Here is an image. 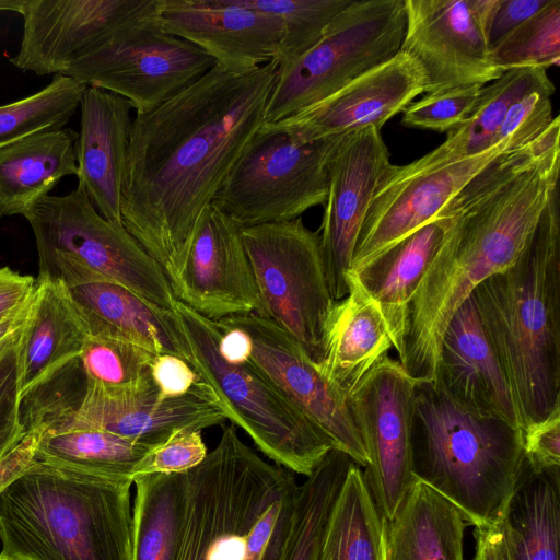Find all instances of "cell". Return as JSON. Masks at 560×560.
<instances>
[{
	"label": "cell",
	"instance_id": "obj_1",
	"mask_svg": "<svg viewBox=\"0 0 560 560\" xmlns=\"http://www.w3.org/2000/svg\"><path fill=\"white\" fill-rule=\"evenodd\" d=\"M277 74L276 60L244 72L215 65L132 119L122 224L170 283L186 261L202 214L261 129Z\"/></svg>",
	"mask_w": 560,
	"mask_h": 560
},
{
	"label": "cell",
	"instance_id": "obj_2",
	"mask_svg": "<svg viewBox=\"0 0 560 560\" xmlns=\"http://www.w3.org/2000/svg\"><path fill=\"white\" fill-rule=\"evenodd\" d=\"M559 172L560 143L530 164L499 156L440 212L453 218V226L410 303L398 358L417 383L434 380L442 338L456 311L482 281L517 259L559 187Z\"/></svg>",
	"mask_w": 560,
	"mask_h": 560
},
{
	"label": "cell",
	"instance_id": "obj_3",
	"mask_svg": "<svg viewBox=\"0 0 560 560\" xmlns=\"http://www.w3.org/2000/svg\"><path fill=\"white\" fill-rule=\"evenodd\" d=\"M470 296L523 431L560 407L559 187L517 259Z\"/></svg>",
	"mask_w": 560,
	"mask_h": 560
},
{
	"label": "cell",
	"instance_id": "obj_4",
	"mask_svg": "<svg viewBox=\"0 0 560 560\" xmlns=\"http://www.w3.org/2000/svg\"><path fill=\"white\" fill-rule=\"evenodd\" d=\"M298 482L224 425L217 446L186 471L174 560H285Z\"/></svg>",
	"mask_w": 560,
	"mask_h": 560
},
{
	"label": "cell",
	"instance_id": "obj_5",
	"mask_svg": "<svg viewBox=\"0 0 560 560\" xmlns=\"http://www.w3.org/2000/svg\"><path fill=\"white\" fill-rule=\"evenodd\" d=\"M132 483L35 459L0 492V553L12 560H132Z\"/></svg>",
	"mask_w": 560,
	"mask_h": 560
},
{
	"label": "cell",
	"instance_id": "obj_6",
	"mask_svg": "<svg viewBox=\"0 0 560 560\" xmlns=\"http://www.w3.org/2000/svg\"><path fill=\"white\" fill-rule=\"evenodd\" d=\"M411 450L416 480L475 527L504 516L526 462L520 429L474 415L433 381L416 384Z\"/></svg>",
	"mask_w": 560,
	"mask_h": 560
},
{
	"label": "cell",
	"instance_id": "obj_7",
	"mask_svg": "<svg viewBox=\"0 0 560 560\" xmlns=\"http://www.w3.org/2000/svg\"><path fill=\"white\" fill-rule=\"evenodd\" d=\"M187 351V362L218 395L228 419L257 448L292 472L310 476L332 440L283 396L250 361L226 362L220 351V326L177 299L172 304Z\"/></svg>",
	"mask_w": 560,
	"mask_h": 560
},
{
	"label": "cell",
	"instance_id": "obj_8",
	"mask_svg": "<svg viewBox=\"0 0 560 560\" xmlns=\"http://www.w3.org/2000/svg\"><path fill=\"white\" fill-rule=\"evenodd\" d=\"M23 217L35 237L38 277L69 289L110 280L172 308L176 298L161 266L125 228L104 219L80 187L39 198Z\"/></svg>",
	"mask_w": 560,
	"mask_h": 560
},
{
	"label": "cell",
	"instance_id": "obj_9",
	"mask_svg": "<svg viewBox=\"0 0 560 560\" xmlns=\"http://www.w3.org/2000/svg\"><path fill=\"white\" fill-rule=\"evenodd\" d=\"M405 0H353L305 54L278 67L264 125L291 117L332 95L400 51Z\"/></svg>",
	"mask_w": 560,
	"mask_h": 560
},
{
	"label": "cell",
	"instance_id": "obj_10",
	"mask_svg": "<svg viewBox=\"0 0 560 560\" xmlns=\"http://www.w3.org/2000/svg\"><path fill=\"white\" fill-rule=\"evenodd\" d=\"M255 278L257 315L270 320L318 363L335 305L326 279L319 231L301 218L242 229Z\"/></svg>",
	"mask_w": 560,
	"mask_h": 560
},
{
	"label": "cell",
	"instance_id": "obj_11",
	"mask_svg": "<svg viewBox=\"0 0 560 560\" xmlns=\"http://www.w3.org/2000/svg\"><path fill=\"white\" fill-rule=\"evenodd\" d=\"M342 138L295 143L262 126L211 205L242 229L291 221L325 206L329 163Z\"/></svg>",
	"mask_w": 560,
	"mask_h": 560
},
{
	"label": "cell",
	"instance_id": "obj_12",
	"mask_svg": "<svg viewBox=\"0 0 560 560\" xmlns=\"http://www.w3.org/2000/svg\"><path fill=\"white\" fill-rule=\"evenodd\" d=\"M214 66L206 51L167 34L155 19L112 35L73 60L62 75L126 98L139 115L154 109Z\"/></svg>",
	"mask_w": 560,
	"mask_h": 560
},
{
	"label": "cell",
	"instance_id": "obj_13",
	"mask_svg": "<svg viewBox=\"0 0 560 560\" xmlns=\"http://www.w3.org/2000/svg\"><path fill=\"white\" fill-rule=\"evenodd\" d=\"M225 420L218 395L201 378L185 395L164 396L149 371L138 383L122 388L86 381L75 401L37 432L98 429L156 446L176 431H202Z\"/></svg>",
	"mask_w": 560,
	"mask_h": 560
},
{
	"label": "cell",
	"instance_id": "obj_14",
	"mask_svg": "<svg viewBox=\"0 0 560 560\" xmlns=\"http://www.w3.org/2000/svg\"><path fill=\"white\" fill-rule=\"evenodd\" d=\"M416 384L398 360L386 355L348 396L369 455L363 478L385 521L416 481L411 450Z\"/></svg>",
	"mask_w": 560,
	"mask_h": 560
},
{
	"label": "cell",
	"instance_id": "obj_15",
	"mask_svg": "<svg viewBox=\"0 0 560 560\" xmlns=\"http://www.w3.org/2000/svg\"><path fill=\"white\" fill-rule=\"evenodd\" d=\"M494 0H405L400 51L424 74V94L485 85L502 73L489 57L487 23Z\"/></svg>",
	"mask_w": 560,
	"mask_h": 560
},
{
	"label": "cell",
	"instance_id": "obj_16",
	"mask_svg": "<svg viewBox=\"0 0 560 560\" xmlns=\"http://www.w3.org/2000/svg\"><path fill=\"white\" fill-rule=\"evenodd\" d=\"M160 0H26L20 47L9 61L37 75L62 74L117 32L155 20Z\"/></svg>",
	"mask_w": 560,
	"mask_h": 560
},
{
	"label": "cell",
	"instance_id": "obj_17",
	"mask_svg": "<svg viewBox=\"0 0 560 560\" xmlns=\"http://www.w3.org/2000/svg\"><path fill=\"white\" fill-rule=\"evenodd\" d=\"M246 331L252 340L249 361L298 409L320 428L360 467L369 455L352 418L348 397L325 380L315 362L289 335L270 320L250 313L215 322Z\"/></svg>",
	"mask_w": 560,
	"mask_h": 560
},
{
	"label": "cell",
	"instance_id": "obj_18",
	"mask_svg": "<svg viewBox=\"0 0 560 560\" xmlns=\"http://www.w3.org/2000/svg\"><path fill=\"white\" fill-rule=\"evenodd\" d=\"M515 149L518 148L509 140H501L480 154L410 175L395 173L392 164L371 200L350 270H360L438 218L447 202L482 168L502 153Z\"/></svg>",
	"mask_w": 560,
	"mask_h": 560
},
{
	"label": "cell",
	"instance_id": "obj_19",
	"mask_svg": "<svg viewBox=\"0 0 560 560\" xmlns=\"http://www.w3.org/2000/svg\"><path fill=\"white\" fill-rule=\"evenodd\" d=\"M380 130L368 127L345 135L329 163V189L318 229L323 262L335 301L348 294L357 240L381 180L392 166Z\"/></svg>",
	"mask_w": 560,
	"mask_h": 560
},
{
	"label": "cell",
	"instance_id": "obj_20",
	"mask_svg": "<svg viewBox=\"0 0 560 560\" xmlns=\"http://www.w3.org/2000/svg\"><path fill=\"white\" fill-rule=\"evenodd\" d=\"M171 288L178 301L213 322L257 313L259 296L242 228L210 205Z\"/></svg>",
	"mask_w": 560,
	"mask_h": 560
},
{
	"label": "cell",
	"instance_id": "obj_21",
	"mask_svg": "<svg viewBox=\"0 0 560 560\" xmlns=\"http://www.w3.org/2000/svg\"><path fill=\"white\" fill-rule=\"evenodd\" d=\"M424 93L417 61L399 51L319 103L280 121L262 125L295 143L345 136L368 127L378 130Z\"/></svg>",
	"mask_w": 560,
	"mask_h": 560
},
{
	"label": "cell",
	"instance_id": "obj_22",
	"mask_svg": "<svg viewBox=\"0 0 560 560\" xmlns=\"http://www.w3.org/2000/svg\"><path fill=\"white\" fill-rule=\"evenodd\" d=\"M156 22L167 34L185 39L229 71H250L278 60L282 21L229 0H160Z\"/></svg>",
	"mask_w": 560,
	"mask_h": 560
},
{
	"label": "cell",
	"instance_id": "obj_23",
	"mask_svg": "<svg viewBox=\"0 0 560 560\" xmlns=\"http://www.w3.org/2000/svg\"><path fill=\"white\" fill-rule=\"evenodd\" d=\"M433 382L474 415L520 429L508 380L471 296L456 311L445 329Z\"/></svg>",
	"mask_w": 560,
	"mask_h": 560
},
{
	"label": "cell",
	"instance_id": "obj_24",
	"mask_svg": "<svg viewBox=\"0 0 560 560\" xmlns=\"http://www.w3.org/2000/svg\"><path fill=\"white\" fill-rule=\"evenodd\" d=\"M132 109L126 98L94 86L85 88L80 102L78 187L104 219L119 228Z\"/></svg>",
	"mask_w": 560,
	"mask_h": 560
},
{
	"label": "cell",
	"instance_id": "obj_25",
	"mask_svg": "<svg viewBox=\"0 0 560 560\" xmlns=\"http://www.w3.org/2000/svg\"><path fill=\"white\" fill-rule=\"evenodd\" d=\"M88 336L69 289L37 277L16 342L21 398L79 358Z\"/></svg>",
	"mask_w": 560,
	"mask_h": 560
},
{
	"label": "cell",
	"instance_id": "obj_26",
	"mask_svg": "<svg viewBox=\"0 0 560 560\" xmlns=\"http://www.w3.org/2000/svg\"><path fill=\"white\" fill-rule=\"evenodd\" d=\"M69 292L89 336L124 340L153 354H173L187 361L184 336L172 308L110 280L74 287Z\"/></svg>",
	"mask_w": 560,
	"mask_h": 560
},
{
	"label": "cell",
	"instance_id": "obj_27",
	"mask_svg": "<svg viewBox=\"0 0 560 560\" xmlns=\"http://www.w3.org/2000/svg\"><path fill=\"white\" fill-rule=\"evenodd\" d=\"M347 283L348 294L335 302L326 327L324 355L315 365L327 382L348 397L387 355L393 342L377 302L351 270Z\"/></svg>",
	"mask_w": 560,
	"mask_h": 560
},
{
	"label": "cell",
	"instance_id": "obj_28",
	"mask_svg": "<svg viewBox=\"0 0 560 560\" xmlns=\"http://www.w3.org/2000/svg\"><path fill=\"white\" fill-rule=\"evenodd\" d=\"M453 222L450 215H439L354 272L377 302L398 358L407 334L410 303Z\"/></svg>",
	"mask_w": 560,
	"mask_h": 560
},
{
	"label": "cell",
	"instance_id": "obj_29",
	"mask_svg": "<svg viewBox=\"0 0 560 560\" xmlns=\"http://www.w3.org/2000/svg\"><path fill=\"white\" fill-rule=\"evenodd\" d=\"M71 128L39 131L0 148V219L23 215L67 176L77 175Z\"/></svg>",
	"mask_w": 560,
	"mask_h": 560
},
{
	"label": "cell",
	"instance_id": "obj_30",
	"mask_svg": "<svg viewBox=\"0 0 560 560\" xmlns=\"http://www.w3.org/2000/svg\"><path fill=\"white\" fill-rule=\"evenodd\" d=\"M466 522L458 509L416 480L386 521L387 560H464Z\"/></svg>",
	"mask_w": 560,
	"mask_h": 560
},
{
	"label": "cell",
	"instance_id": "obj_31",
	"mask_svg": "<svg viewBox=\"0 0 560 560\" xmlns=\"http://www.w3.org/2000/svg\"><path fill=\"white\" fill-rule=\"evenodd\" d=\"M547 88H555L547 69L520 68L503 72L481 88L468 118L447 132L444 142L409 164L394 165V172L410 175L487 151L498 143V131L513 104L535 90Z\"/></svg>",
	"mask_w": 560,
	"mask_h": 560
},
{
	"label": "cell",
	"instance_id": "obj_32",
	"mask_svg": "<svg viewBox=\"0 0 560 560\" xmlns=\"http://www.w3.org/2000/svg\"><path fill=\"white\" fill-rule=\"evenodd\" d=\"M504 520L512 560H559L560 467L536 471L526 460Z\"/></svg>",
	"mask_w": 560,
	"mask_h": 560
},
{
	"label": "cell",
	"instance_id": "obj_33",
	"mask_svg": "<svg viewBox=\"0 0 560 560\" xmlns=\"http://www.w3.org/2000/svg\"><path fill=\"white\" fill-rule=\"evenodd\" d=\"M315 560H387L386 521L355 463L329 514Z\"/></svg>",
	"mask_w": 560,
	"mask_h": 560
},
{
	"label": "cell",
	"instance_id": "obj_34",
	"mask_svg": "<svg viewBox=\"0 0 560 560\" xmlns=\"http://www.w3.org/2000/svg\"><path fill=\"white\" fill-rule=\"evenodd\" d=\"M132 560H174L186 498V471L133 478Z\"/></svg>",
	"mask_w": 560,
	"mask_h": 560
},
{
	"label": "cell",
	"instance_id": "obj_35",
	"mask_svg": "<svg viewBox=\"0 0 560 560\" xmlns=\"http://www.w3.org/2000/svg\"><path fill=\"white\" fill-rule=\"evenodd\" d=\"M36 433V460L113 479L133 481L135 465L154 447L98 429Z\"/></svg>",
	"mask_w": 560,
	"mask_h": 560
},
{
	"label": "cell",
	"instance_id": "obj_36",
	"mask_svg": "<svg viewBox=\"0 0 560 560\" xmlns=\"http://www.w3.org/2000/svg\"><path fill=\"white\" fill-rule=\"evenodd\" d=\"M86 85L62 75L20 100L0 104V148L28 135L65 128L80 107Z\"/></svg>",
	"mask_w": 560,
	"mask_h": 560
},
{
	"label": "cell",
	"instance_id": "obj_37",
	"mask_svg": "<svg viewBox=\"0 0 560 560\" xmlns=\"http://www.w3.org/2000/svg\"><path fill=\"white\" fill-rule=\"evenodd\" d=\"M232 4L277 15L284 35L278 67L290 63L323 36L329 23L353 0H229Z\"/></svg>",
	"mask_w": 560,
	"mask_h": 560
},
{
	"label": "cell",
	"instance_id": "obj_38",
	"mask_svg": "<svg viewBox=\"0 0 560 560\" xmlns=\"http://www.w3.org/2000/svg\"><path fill=\"white\" fill-rule=\"evenodd\" d=\"M492 66L501 73L520 68L558 66L560 61V0H549L536 14L493 46Z\"/></svg>",
	"mask_w": 560,
	"mask_h": 560
},
{
	"label": "cell",
	"instance_id": "obj_39",
	"mask_svg": "<svg viewBox=\"0 0 560 560\" xmlns=\"http://www.w3.org/2000/svg\"><path fill=\"white\" fill-rule=\"evenodd\" d=\"M154 355L124 340L88 336L78 359L88 382L122 388L138 383L149 373Z\"/></svg>",
	"mask_w": 560,
	"mask_h": 560
},
{
	"label": "cell",
	"instance_id": "obj_40",
	"mask_svg": "<svg viewBox=\"0 0 560 560\" xmlns=\"http://www.w3.org/2000/svg\"><path fill=\"white\" fill-rule=\"evenodd\" d=\"M483 85H468L425 94L405 109L401 124L407 127L450 132L470 115Z\"/></svg>",
	"mask_w": 560,
	"mask_h": 560
},
{
	"label": "cell",
	"instance_id": "obj_41",
	"mask_svg": "<svg viewBox=\"0 0 560 560\" xmlns=\"http://www.w3.org/2000/svg\"><path fill=\"white\" fill-rule=\"evenodd\" d=\"M207 454L201 431L179 430L139 459L133 467L132 478L147 474L187 471L198 466Z\"/></svg>",
	"mask_w": 560,
	"mask_h": 560
},
{
	"label": "cell",
	"instance_id": "obj_42",
	"mask_svg": "<svg viewBox=\"0 0 560 560\" xmlns=\"http://www.w3.org/2000/svg\"><path fill=\"white\" fill-rule=\"evenodd\" d=\"M555 88L535 90L516 101L510 108L497 142L509 140L521 148L538 138L552 122L551 96Z\"/></svg>",
	"mask_w": 560,
	"mask_h": 560
},
{
	"label": "cell",
	"instance_id": "obj_43",
	"mask_svg": "<svg viewBox=\"0 0 560 560\" xmlns=\"http://www.w3.org/2000/svg\"><path fill=\"white\" fill-rule=\"evenodd\" d=\"M16 342L0 358V462L26 435L20 415Z\"/></svg>",
	"mask_w": 560,
	"mask_h": 560
},
{
	"label": "cell",
	"instance_id": "obj_44",
	"mask_svg": "<svg viewBox=\"0 0 560 560\" xmlns=\"http://www.w3.org/2000/svg\"><path fill=\"white\" fill-rule=\"evenodd\" d=\"M525 459L536 471L560 467V407L522 431Z\"/></svg>",
	"mask_w": 560,
	"mask_h": 560
},
{
	"label": "cell",
	"instance_id": "obj_45",
	"mask_svg": "<svg viewBox=\"0 0 560 560\" xmlns=\"http://www.w3.org/2000/svg\"><path fill=\"white\" fill-rule=\"evenodd\" d=\"M549 0H494L487 23L490 49L544 8Z\"/></svg>",
	"mask_w": 560,
	"mask_h": 560
},
{
	"label": "cell",
	"instance_id": "obj_46",
	"mask_svg": "<svg viewBox=\"0 0 560 560\" xmlns=\"http://www.w3.org/2000/svg\"><path fill=\"white\" fill-rule=\"evenodd\" d=\"M151 377L164 396H182L200 376L184 359L173 354H155L150 363Z\"/></svg>",
	"mask_w": 560,
	"mask_h": 560
},
{
	"label": "cell",
	"instance_id": "obj_47",
	"mask_svg": "<svg viewBox=\"0 0 560 560\" xmlns=\"http://www.w3.org/2000/svg\"><path fill=\"white\" fill-rule=\"evenodd\" d=\"M36 279L9 267H0V322L14 314L30 299Z\"/></svg>",
	"mask_w": 560,
	"mask_h": 560
},
{
	"label": "cell",
	"instance_id": "obj_48",
	"mask_svg": "<svg viewBox=\"0 0 560 560\" xmlns=\"http://www.w3.org/2000/svg\"><path fill=\"white\" fill-rule=\"evenodd\" d=\"M475 539L471 560H512L504 516L495 523L475 527Z\"/></svg>",
	"mask_w": 560,
	"mask_h": 560
},
{
	"label": "cell",
	"instance_id": "obj_49",
	"mask_svg": "<svg viewBox=\"0 0 560 560\" xmlns=\"http://www.w3.org/2000/svg\"><path fill=\"white\" fill-rule=\"evenodd\" d=\"M38 434L30 432L21 443L0 462V492L35 462Z\"/></svg>",
	"mask_w": 560,
	"mask_h": 560
},
{
	"label": "cell",
	"instance_id": "obj_50",
	"mask_svg": "<svg viewBox=\"0 0 560 560\" xmlns=\"http://www.w3.org/2000/svg\"><path fill=\"white\" fill-rule=\"evenodd\" d=\"M222 335L219 341V351L222 358L233 364L249 361L252 340L246 331L235 327H220Z\"/></svg>",
	"mask_w": 560,
	"mask_h": 560
},
{
	"label": "cell",
	"instance_id": "obj_51",
	"mask_svg": "<svg viewBox=\"0 0 560 560\" xmlns=\"http://www.w3.org/2000/svg\"><path fill=\"white\" fill-rule=\"evenodd\" d=\"M30 299L14 314L0 322V358L18 341L27 314Z\"/></svg>",
	"mask_w": 560,
	"mask_h": 560
},
{
	"label": "cell",
	"instance_id": "obj_52",
	"mask_svg": "<svg viewBox=\"0 0 560 560\" xmlns=\"http://www.w3.org/2000/svg\"><path fill=\"white\" fill-rule=\"evenodd\" d=\"M26 0H0V11L22 13Z\"/></svg>",
	"mask_w": 560,
	"mask_h": 560
},
{
	"label": "cell",
	"instance_id": "obj_53",
	"mask_svg": "<svg viewBox=\"0 0 560 560\" xmlns=\"http://www.w3.org/2000/svg\"><path fill=\"white\" fill-rule=\"evenodd\" d=\"M0 560H12V559L7 558V557H4V556H2V555L0 553Z\"/></svg>",
	"mask_w": 560,
	"mask_h": 560
}]
</instances>
